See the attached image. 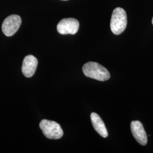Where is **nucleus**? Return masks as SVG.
I'll list each match as a JSON object with an SVG mask.
<instances>
[{
  "instance_id": "f257e3e1",
  "label": "nucleus",
  "mask_w": 153,
  "mask_h": 153,
  "mask_svg": "<svg viewBox=\"0 0 153 153\" xmlns=\"http://www.w3.org/2000/svg\"><path fill=\"white\" fill-rule=\"evenodd\" d=\"M84 74L88 78L99 81H105L110 78V74L104 66L95 62H88L82 67Z\"/></svg>"
},
{
  "instance_id": "f03ea898",
  "label": "nucleus",
  "mask_w": 153,
  "mask_h": 153,
  "mask_svg": "<svg viewBox=\"0 0 153 153\" xmlns=\"http://www.w3.org/2000/svg\"><path fill=\"white\" fill-rule=\"evenodd\" d=\"M127 25V16L126 11L121 7L114 9L112 14L110 27L115 35H120L126 30Z\"/></svg>"
},
{
  "instance_id": "7ed1b4c3",
  "label": "nucleus",
  "mask_w": 153,
  "mask_h": 153,
  "mask_svg": "<svg viewBox=\"0 0 153 153\" xmlns=\"http://www.w3.org/2000/svg\"><path fill=\"white\" fill-rule=\"evenodd\" d=\"M39 126L43 134L49 139L57 140L63 136L64 132L61 126L54 121L44 119L41 121Z\"/></svg>"
},
{
  "instance_id": "20e7f679",
  "label": "nucleus",
  "mask_w": 153,
  "mask_h": 153,
  "mask_svg": "<svg viewBox=\"0 0 153 153\" xmlns=\"http://www.w3.org/2000/svg\"><path fill=\"white\" fill-rule=\"evenodd\" d=\"M22 23L19 16L13 14L7 17L2 25V31L6 36H11L17 32Z\"/></svg>"
},
{
  "instance_id": "39448f33",
  "label": "nucleus",
  "mask_w": 153,
  "mask_h": 153,
  "mask_svg": "<svg viewBox=\"0 0 153 153\" xmlns=\"http://www.w3.org/2000/svg\"><path fill=\"white\" fill-rule=\"evenodd\" d=\"M79 27V23L77 19L69 18L61 20L57 26V30L62 35H74L78 32Z\"/></svg>"
},
{
  "instance_id": "423d86ee",
  "label": "nucleus",
  "mask_w": 153,
  "mask_h": 153,
  "mask_svg": "<svg viewBox=\"0 0 153 153\" xmlns=\"http://www.w3.org/2000/svg\"><path fill=\"white\" fill-rule=\"evenodd\" d=\"M131 133L140 145L145 146L148 142V137L142 123L139 121H132L131 124Z\"/></svg>"
},
{
  "instance_id": "0eeeda50",
  "label": "nucleus",
  "mask_w": 153,
  "mask_h": 153,
  "mask_svg": "<svg viewBox=\"0 0 153 153\" xmlns=\"http://www.w3.org/2000/svg\"><path fill=\"white\" fill-rule=\"evenodd\" d=\"M38 61L33 55H28L23 61L22 71L23 75L27 78L33 76L36 70Z\"/></svg>"
},
{
  "instance_id": "6e6552de",
  "label": "nucleus",
  "mask_w": 153,
  "mask_h": 153,
  "mask_svg": "<svg viewBox=\"0 0 153 153\" xmlns=\"http://www.w3.org/2000/svg\"><path fill=\"white\" fill-rule=\"evenodd\" d=\"M90 117L93 127L99 134L103 138L108 137V131L106 129L104 122L99 115L96 113L93 112L90 115Z\"/></svg>"
},
{
  "instance_id": "1a4fd4ad",
  "label": "nucleus",
  "mask_w": 153,
  "mask_h": 153,
  "mask_svg": "<svg viewBox=\"0 0 153 153\" xmlns=\"http://www.w3.org/2000/svg\"><path fill=\"white\" fill-rule=\"evenodd\" d=\"M152 23H153V19H152Z\"/></svg>"
},
{
  "instance_id": "9d476101",
  "label": "nucleus",
  "mask_w": 153,
  "mask_h": 153,
  "mask_svg": "<svg viewBox=\"0 0 153 153\" xmlns=\"http://www.w3.org/2000/svg\"><path fill=\"white\" fill-rule=\"evenodd\" d=\"M62 1H68V0H62Z\"/></svg>"
}]
</instances>
